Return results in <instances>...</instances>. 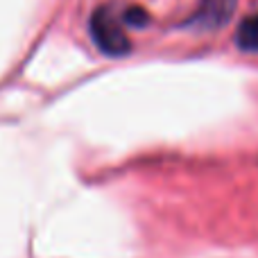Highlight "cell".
<instances>
[{"label": "cell", "mask_w": 258, "mask_h": 258, "mask_svg": "<svg viewBox=\"0 0 258 258\" xmlns=\"http://www.w3.org/2000/svg\"><path fill=\"white\" fill-rule=\"evenodd\" d=\"M91 27H93V39L98 41V45L104 50V52H109V54L127 52L129 43L125 39V32H122L120 23H118L107 9L95 14Z\"/></svg>", "instance_id": "obj_1"}, {"label": "cell", "mask_w": 258, "mask_h": 258, "mask_svg": "<svg viewBox=\"0 0 258 258\" xmlns=\"http://www.w3.org/2000/svg\"><path fill=\"white\" fill-rule=\"evenodd\" d=\"M236 43L245 52H258V14H251L240 23L236 32Z\"/></svg>", "instance_id": "obj_2"}]
</instances>
